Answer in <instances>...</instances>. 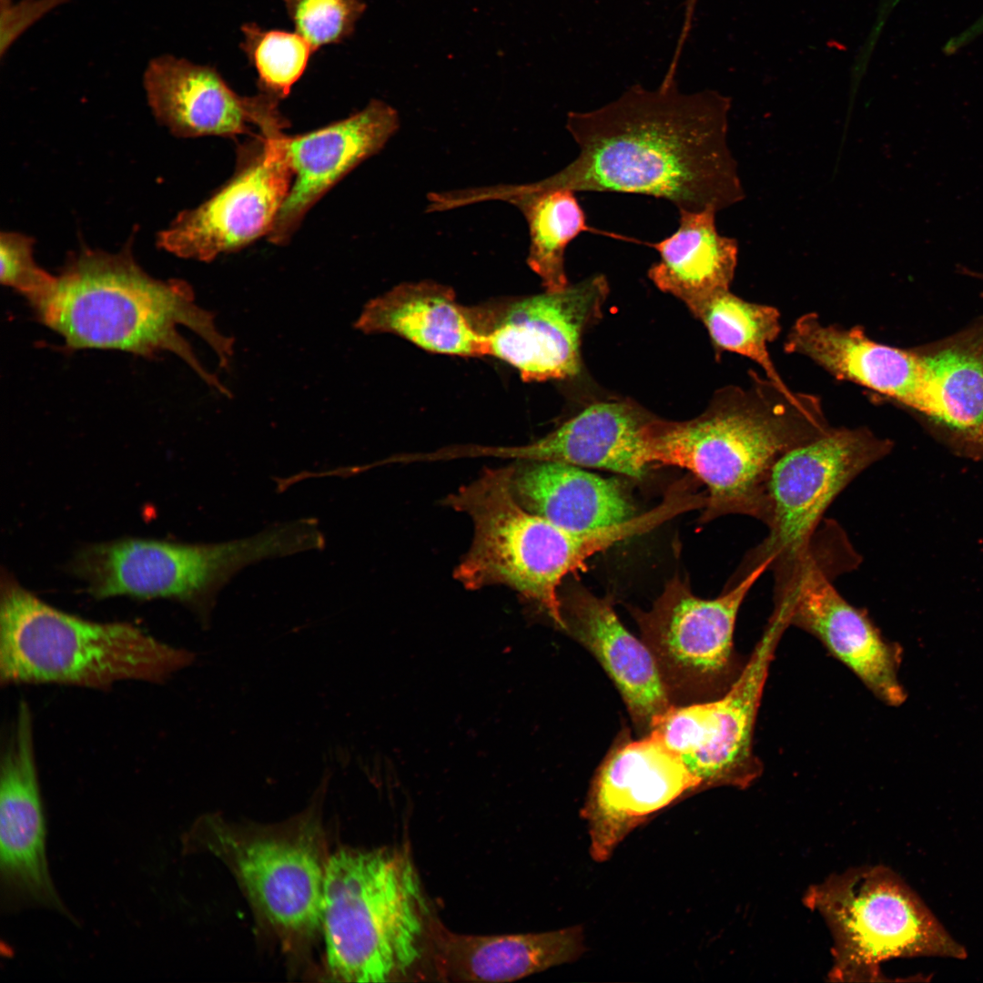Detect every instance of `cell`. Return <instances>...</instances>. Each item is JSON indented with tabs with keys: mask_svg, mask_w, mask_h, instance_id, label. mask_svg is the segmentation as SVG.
Listing matches in <instances>:
<instances>
[{
	"mask_svg": "<svg viewBox=\"0 0 983 983\" xmlns=\"http://www.w3.org/2000/svg\"><path fill=\"white\" fill-rule=\"evenodd\" d=\"M35 756L33 719L19 703L0 762V881L7 911L44 907L71 915L53 883Z\"/></svg>",
	"mask_w": 983,
	"mask_h": 983,
	"instance_id": "cell-15",
	"label": "cell"
},
{
	"mask_svg": "<svg viewBox=\"0 0 983 983\" xmlns=\"http://www.w3.org/2000/svg\"><path fill=\"white\" fill-rule=\"evenodd\" d=\"M697 790V779L653 733L617 745L599 767L582 809L592 857L607 860L650 816Z\"/></svg>",
	"mask_w": 983,
	"mask_h": 983,
	"instance_id": "cell-16",
	"label": "cell"
},
{
	"mask_svg": "<svg viewBox=\"0 0 983 983\" xmlns=\"http://www.w3.org/2000/svg\"><path fill=\"white\" fill-rule=\"evenodd\" d=\"M609 291L606 277L596 274L560 290L477 307L486 355L516 369L525 382L574 378L583 337L601 319Z\"/></svg>",
	"mask_w": 983,
	"mask_h": 983,
	"instance_id": "cell-14",
	"label": "cell"
},
{
	"mask_svg": "<svg viewBox=\"0 0 983 983\" xmlns=\"http://www.w3.org/2000/svg\"><path fill=\"white\" fill-rule=\"evenodd\" d=\"M195 654L123 622L99 623L56 609L7 572L0 582V683L104 689L119 681L160 683Z\"/></svg>",
	"mask_w": 983,
	"mask_h": 983,
	"instance_id": "cell-6",
	"label": "cell"
},
{
	"mask_svg": "<svg viewBox=\"0 0 983 983\" xmlns=\"http://www.w3.org/2000/svg\"><path fill=\"white\" fill-rule=\"evenodd\" d=\"M584 948L581 926L476 936L452 932L431 915L422 965L440 981L505 982L574 961Z\"/></svg>",
	"mask_w": 983,
	"mask_h": 983,
	"instance_id": "cell-21",
	"label": "cell"
},
{
	"mask_svg": "<svg viewBox=\"0 0 983 983\" xmlns=\"http://www.w3.org/2000/svg\"><path fill=\"white\" fill-rule=\"evenodd\" d=\"M891 447L889 440L866 427H832L783 454L766 482L768 533L746 554L730 583L765 562L770 571L784 567L805 552L834 500Z\"/></svg>",
	"mask_w": 983,
	"mask_h": 983,
	"instance_id": "cell-9",
	"label": "cell"
},
{
	"mask_svg": "<svg viewBox=\"0 0 983 983\" xmlns=\"http://www.w3.org/2000/svg\"><path fill=\"white\" fill-rule=\"evenodd\" d=\"M354 327L399 336L432 353L487 356L476 307L461 305L451 287L431 280L401 283L370 299Z\"/></svg>",
	"mask_w": 983,
	"mask_h": 983,
	"instance_id": "cell-23",
	"label": "cell"
},
{
	"mask_svg": "<svg viewBox=\"0 0 983 983\" xmlns=\"http://www.w3.org/2000/svg\"><path fill=\"white\" fill-rule=\"evenodd\" d=\"M727 97L684 94L675 77L654 90L633 86L597 109L567 115L577 157L533 189L618 192L665 199L679 210L715 211L739 184L726 145Z\"/></svg>",
	"mask_w": 983,
	"mask_h": 983,
	"instance_id": "cell-1",
	"label": "cell"
},
{
	"mask_svg": "<svg viewBox=\"0 0 983 983\" xmlns=\"http://www.w3.org/2000/svg\"><path fill=\"white\" fill-rule=\"evenodd\" d=\"M784 350L810 359L838 380L854 382L927 414L920 350L875 341L860 326L823 323L816 313L804 314L795 321Z\"/></svg>",
	"mask_w": 983,
	"mask_h": 983,
	"instance_id": "cell-20",
	"label": "cell"
},
{
	"mask_svg": "<svg viewBox=\"0 0 983 983\" xmlns=\"http://www.w3.org/2000/svg\"><path fill=\"white\" fill-rule=\"evenodd\" d=\"M512 464L485 469L448 495L444 505L467 514L473 525L469 550L454 570L465 588L504 585L538 604L565 629L558 589L570 573L617 542L647 533L644 514L594 530H572L526 510L511 488Z\"/></svg>",
	"mask_w": 983,
	"mask_h": 983,
	"instance_id": "cell-4",
	"label": "cell"
},
{
	"mask_svg": "<svg viewBox=\"0 0 983 983\" xmlns=\"http://www.w3.org/2000/svg\"><path fill=\"white\" fill-rule=\"evenodd\" d=\"M284 135H257L240 145L233 176L202 204L181 211L157 234L158 247L208 262L267 237L293 178Z\"/></svg>",
	"mask_w": 983,
	"mask_h": 983,
	"instance_id": "cell-13",
	"label": "cell"
},
{
	"mask_svg": "<svg viewBox=\"0 0 983 983\" xmlns=\"http://www.w3.org/2000/svg\"><path fill=\"white\" fill-rule=\"evenodd\" d=\"M324 872L321 926L335 978L399 981L422 968L431 913L407 849L341 850Z\"/></svg>",
	"mask_w": 983,
	"mask_h": 983,
	"instance_id": "cell-5",
	"label": "cell"
},
{
	"mask_svg": "<svg viewBox=\"0 0 983 983\" xmlns=\"http://www.w3.org/2000/svg\"><path fill=\"white\" fill-rule=\"evenodd\" d=\"M317 545V531L303 518L217 543L131 538L90 544L75 553L68 570L94 598L171 599L207 624L218 593L240 570Z\"/></svg>",
	"mask_w": 983,
	"mask_h": 983,
	"instance_id": "cell-7",
	"label": "cell"
},
{
	"mask_svg": "<svg viewBox=\"0 0 983 983\" xmlns=\"http://www.w3.org/2000/svg\"><path fill=\"white\" fill-rule=\"evenodd\" d=\"M678 212L677 229L650 244L660 259L650 267L648 277L691 310L716 293L730 290L738 248L734 238L718 233L714 209Z\"/></svg>",
	"mask_w": 983,
	"mask_h": 983,
	"instance_id": "cell-26",
	"label": "cell"
},
{
	"mask_svg": "<svg viewBox=\"0 0 983 983\" xmlns=\"http://www.w3.org/2000/svg\"><path fill=\"white\" fill-rule=\"evenodd\" d=\"M659 417L633 400L594 402L545 436L519 446L464 445L462 457L552 461L641 479L653 467Z\"/></svg>",
	"mask_w": 983,
	"mask_h": 983,
	"instance_id": "cell-18",
	"label": "cell"
},
{
	"mask_svg": "<svg viewBox=\"0 0 983 983\" xmlns=\"http://www.w3.org/2000/svg\"><path fill=\"white\" fill-rule=\"evenodd\" d=\"M241 31L240 47L258 73L259 90L279 99L288 96L315 50L297 32L265 30L255 23Z\"/></svg>",
	"mask_w": 983,
	"mask_h": 983,
	"instance_id": "cell-30",
	"label": "cell"
},
{
	"mask_svg": "<svg viewBox=\"0 0 983 983\" xmlns=\"http://www.w3.org/2000/svg\"><path fill=\"white\" fill-rule=\"evenodd\" d=\"M234 866L278 929L308 934L321 925L325 867L312 852L284 840L252 839L235 845Z\"/></svg>",
	"mask_w": 983,
	"mask_h": 983,
	"instance_id": "cell-24",
	"label": "cell"
},
{
	"mask_svg": "<svg viewBox=\"0 0 983 983\" xmlns=\"http://www.w3.org/2000/svg\"><path fill=\"white\" fill-rule=\"evenodd\" d=\"M34 238L15 231L0 235L1 283L23 295L34 308H41L51 297L57 284L53 276L34 259Z\"/></svg>",
	"mask_w": 983,
	"mask_h": 983,
	"instance_id": "cell-32",
	"label": "cell"
},
{
	"mask_svg": "<svg viewBox=\"0 0 983 983\" xmlns=\"http://www.w3.org/2000/svg\"><path fill=\"white\" fill-rule=\"evenodd\" d=\"M295 32L318 51L349 37L366 9L362 0H284Z\"/></svg>",
	"mask_w": 983,
	"mask_h": 983,
	"instance_id": "cell-31",
	"label": "cell"
},
{
	"mask_svg": "<svg viewBox=\"0 0 983 983\" xmlns=\"http://www.w3.org/2000/svg\"><path fill=\"white\" fill-rule=\"evenodd\" d=\"M927 416L970 452H983V334L966 333L926 351Z\"/></svg>",
	"mask_w": 983,
	"mask_h": 983,
	"instance_id": "cell-27",
	"label": "cell"
},
{
	"mask_svg": "<svg viewBox=\"0 0 983 983\" xmlns=\"http://www.w3.org/2000/svg\"><path fill=\"white\" fill-rule=\"evenodd\" d=\"M686 3L691 6H694L697 5L698 0H686Z\"/></svg>",
	"mask_w": 983,
	"mask_h": 983,
	"instance_id": "cell-34",
	"label": "cell"
},
{
	"mask_svg": "<svg viewBox=\"0 0 983 983\" xmlns=\"http://www.w3.org/2000/svg\"><path fill=\"white\" fill-rule=\"evenodd\" d=\"M690 311L707 329L717 352L732 351L752 360L783 391L790 396L796 394L784 382L768 353V344L781 331L776 308L748 302L725 290Z\"/></svg>",
	"mask_w": 983,
	"mask_h": 983,
	"instance_id": "cell-29",
	"label": "cell"
},
{
	"mask_svg": "<svg viewBox=\"0 0 983 983\" xmlns=\"http://www.w3.org/2000/svg\"><path fill=\"white\" fill-rule=\"evenodd\" d=\"M143 85L154 117L177 137H269L289 127L278 97L262 91L240 96L214 67L182 57L167 54L152 58Z\"/></svg>",
	"mask_w": 983,
	"mask_h": 983,
	"instance_id": "cell-17",
	"label": "cell"
},
{
	"mask_svg": "<svg viewBox=\"0 0 983 983\" xmlns=\"http://www.w3.org/2000/svg\"><path fill=\"white\" fill-rule=\"evenodd\" d=\"M511 488L529 512L572 530H594L634 516L625 484L552 461L512 464Z\"/></svg>",
	"mask_w": 983,
	"mask_h": 983,
	"instance_id": "cell-25",
	"label": "cell"
},
{
	"mask_svg": "<svg viewBox=\"0 0 983 983\" xmlns=\"http://www.w3.org/2000/svg\"><path fill=\"white\" fill-rule=\"evenodd\" d=\"M803 903L829 927L831 981H880L881 964L893 958L968 956L921 897L885 866L830 875L806 890Z\"/></svg>",
	"mask_w": 983,
	"mask_h": 983,
	"instance_id": "cell-8",
	"label": "cell"
},
{
	"mask_svg": "<svg viewBox=\"0 0 983 983\" xmlns=\"http://www.w3.org/2000/svg\"><path fill=\"white\" fill-rule=\"evenodd\" d=\"M37 319L73 350H123L144 357L168 351L183 360L208 386L231 392L208 372L178 328L199 336L227 369L234 339L217 327L215 315L196 303L191 286L161 280L136 262L131 248L117 253L81 248L68 258Z\"/></svg>",
	"mask_w": 983,
	"mask_h": 983,
	"instance_id": "cell-3",
	"label": "cell"
},
{
	"mask_svg": "<svg viewBox=\"0 0 983 983\" xmlns=\"http://www.w3.org/2000/svg\"><path fill=\"white\" fill-rule=\"evenodd\" d=\"M788 626L773 613L745 665L720 698L672 704L653 722L649 733L682 760L700 790L744 789L762 774L753 749L755 725L770 665Z\"/></svg>",
	"mask_w": 983,
	"mask_h": 983,
	"instance_id": "cell-10",
	"label": "cell"
},
{
	"mask_svg": "<svg viewBox=\"0 0 983 983\" xmlns=\"http://www.w3.org/2000/svg\"><path fill=\"white\" fill-rule=\"evenodd\" d=\"M400 127L396 109L370 101L354 115L306 134L284 135L293 178L289 194L267 236L286 245L309 209L342 177L379 153Z\"/></svg>",
	"mask_w": 983,
	"mask_h": 983,
	"instance_id": "cell-19",
	"label": "cell"
},
{
	"mask_svg": "<svg viewBox=\"0 0 983 983\" xmlns=\"http://www.w3.org/2000/svg\"><path fill=\"white\" fill-rule=\"evenodd\" d=\"M769 565H759L714 599L696 596L675 575L648 611L631 609L670 695L711 691L727 680L739 609Z\"/></svg>",
	"mask_w": 983,
	"mask_h": 983,
	"instance_id": "cell-12",
	"label": "cell"
},
{
	"mask_svg": "<svg viewBox=\"0 0 983 983\" xmlns=\"http://www.w3.org/2000/svg\"><path fill=\"white\" fill-rule=\"evenodd\" d=\"M561 603L564 630L596 657L635 725L649 733L653 722L673 704L647 645L623 626L608 598L575 584Z\"/></svg>",
	"mask_w": 983,
	"mask_h": 983,
	"instance_id": "cell-22",
	"label": "cell"
},
{
	"mask_svg": "<svg viewBox=\"0 0 983 983\" xmlns=\"http://www.w3.org/2000/svg\"><path fill=\"white\" fill-rule=\"evenodd\" d=\"M11 4V0H1V6H5Z\"/></svg>",
	"mask_w": 983,
	"mask_h": 983,
	"instance_id": "cell-35",
	"label": "cell"
},
{
	"mask_svg": "<svg viewBox=\"0 0 983 983\" xmlns=\"http://www.w3.org/2000/svg\"><path fill=\"white\" fill-rule=\"evenodd\" d=\"M64 0H23L17 5L1 8L2 41L1 53L35 19Z\"/></svg>",
	"mask_w": 983,
	"mask_h": 983,
	"instance_id": "cell-33",
	"label": "cell"
},
{
	"mask_svg": "<svg viewBox=\"0 0 983 983\" xmlns=\"http://www.w3.org/2000/svg\"><path fill=\"white\" fill-rule=\"evenodd\" d=\"M499 197H508L522 210L529 228L527 264L541 279L545 290L564 289L567 246L590 230L575 192L564 188L533 189L527 185Z\"/></svg>",
	"mask_w": 983,
	"mask_h": 983,
	"instance_id": "cell-28",
	"label": "cell"
},
{
	"mask_svg": "<svg viewBox=\"0 0 983 983\" xmlns=\"http://www.w3.org/2000/svg\"><path fill=\"white\" fill-rule=\"evenodd\" d=\"M747 388L725 386L703 413L688 421L659 418L650 447L653 467L687 470L706 488L701 524L740 514L765 522L766 482L788 451L831 430L820 401L790 396L750 372Z\"/></svg>",
	"mask_w": 983,
	"mask_h": 983,
	"instance_id": "cell-2",
	"label": "cell"
},
{
	"mask_svg": "<svg viewBox=\"0 0 983 983\" xmlns=\"http://www.w3.org/2000/svg\"><path fill=\"white\" fill-rule=\"evenodd\" d=\"M814 536L806 552L774 573V608L790 625L817 638L883 703L899 706L907 692L898 680L903 649L886 640L865 611L849 603L832 579L847 569L828 558Z\"/></svg>",
	"mask_w": 983,
	"mask_h": 983,
	"instance_id": "cell-11",
	"label": "cell"
}]
</instances>
